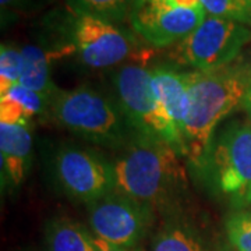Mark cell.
<instances>
[{"label": "cell", "instance_id": "19", "mask_svg": "<svg viewBox=\"0 0 251 251\" xmlns=\"http://www.w3.org/2000/svg\"><path fill=\"white\" fill-rule=\"evenodd\" d=\"M226 237L233 251H251V212H237L225 222Z\"/></svg>", "mask_w": 251, "mask_h": 251}, {"label": "cell", "instance_id": "25", "mask_svg": "<svg viewBox=\"0 0 251 251\" xmlns=\"http://www.w3.org/2000/svg\"><path fill=\"white\" fill-rule=\"evenodd\" d=\"M138 1H143V0H137V1H135V3H138Z\"/></svg>", "mask_w": 251, "mask_h": 251}, {"label": "cell", "instance_id": "5", "mask_svg": "<svg viewBox=\"0 0 251 251\" xmlns=\"http://www.w3.org/2000/svg\"><path fill=\"white\" fill-rule=\"evenodd\" d=\"M52 113L59 125L91 143L113 145L123 140V115L108 98L88 87L57 91Z\"/></svg>", "mask_w": 251, "mask_h": 251}, {"label": "cell", "instance_id": "9", "mask_svg": "<svg viewBox=\"0 0 251 251\" xmlns=\"http://www.w3.org/2000/svg\"><path fill=\"white\" fill-rule=\"evenodd\" d=\"M54 175L63 191L77 201L92 204L115 193L112 163L87 150L60 148L54 156Z\"/></svg>", "mask_w": 251, "mask_h": 251}, {"label": "cell", "instance_id": "22", "mask_svg": "<svg viewBox=\"0 0 251 251\" xmlns=\"http://www.w3.org/2000/svg\"><path fill=\"white\" fill-rule=\"evenodd\" d=\"M94 242H95V246H97L98 251H127L125 249L117 247V246H113V244H109V243L103 242V240H100V239L95 237V236H94Z\"/></svg>", "mask_w": 251, "mask_h": 251}, {"label": "cell", "instance_id": "6", "mask_svg": "<svg viewBox=\"0 0 251 251\" xmlns=\"http://www.w3.org/2000/svg\"><path fill=\"white\" fill-rule=\"evenodd\" d=\"M251 39V29L232 20L206 16L191 34L180 41L171 57L197 72L215 70L236 60Z\"/></svg>", "mask_w": 251, "mask_h": 251}, {"label": "cell", "instance_id": "3", "mask_svg": "<svg viewBox=\"0 0 251 251\" xmlns=\"http://www.w3.org/2000/svg\"><path fill=\"white\" fill-rule=\"evenodd\" d=\"M113 85L120 112L138 137L168 143L181 156H186L183 135L153 90L151 70L138 64L123 66L115 73Z\"/></svg>", "mask_w": 251, "mask_h": 251}, {"label": "cell", "instance_id": "24", "mask_svg": "<svg viewBox=\"0 0 251 251\" xmlns=\"http://www.w3.org/2000/svg\"><path fill=\"white\" fill-rule=\"evenodd\" d=\"M243 106L244 109L249 112V115L251 116V87L247 91V94H246V97H244V100H243Z\"/></svg>", "mask_w": 251, "mask_h": 251}, {"label": "cell", "instance_id": "2", "mask_svg": "<svg viewBox=\"0 0 251 251\" xmlns=\"http://www.w3.org/2000/svg\"><path fill=\"white\" fill-rule=\"evenodd\" d=\"M172 145L137 137L112 163L115 193L148 206L161 208L184 186L186 171Z\"/></svg>", "mask_w": 251, "mask_h": 251}, {"label": "cell", "instance_id": "1", "mask_svg": "<svg viewBox=\"0 0 251 251\" xmlns=\"http://www.w3.org/2000/svg\"><path fill=\"white\" fill-rule=\"evenodd\" d=\"M188 112L183 140L186 159L197 172L204 171L218 125L243 103L251 87V69L232 63L215 70L187 72Z\"/></svg>", "mask_w": 251, "mask_h": 251}, {"label": "cell", "instance_id": "4", "mask_svg": "<svg viewBox=\"0 0 251 251\" xmlns=\"http://www.w3.org/2000/svg\"><path fill=\"white\" fill-rule=\"evenodd\" d=\"M204 172L214 190L232 206H250L251 126L234 123L214 137Z\"/></svg>", "mask_w": 251, "mask_h": 251}, {"label": "cell", "instance_id": "18", "mask_svg": "<svg viewBox=\"0 0 251 251\" xmlns=\"http://www.w3.org/2000/svg\"><path fill=\"white\" fill-rule=\"evenodd\" d=\"M24 69L21 49L3 44L0 48V95L6 94L10 87L20 82Z\"/></svg>", "mask_w": 251, "mask_h": 251}, {"label": "cell", "instance_id": "15", "mask_svg": "<svg viewBox=\"0 0 251 251\" xmlns=\"http://www.w3.org/2000/svg\"><path fill=\"white\" fill-rule=\"evenodd\" d=\"M152 251H208L196 232L184 224H166L152 240Z\"/></svg>", "mask_w": 251, "mask_h": 251}, {"label": "cell", "instance_id": "21", "mask_svg": "<svg viewBox=\"0 0 251 251\" xmlns=\"http://www.w3.org/2000/svg\"><path fill=\"white\" fill-rule=\"evenodd\" d=\"M175 7H181V9H196L201 6L200 0H169Z\"/></svg>", "mask_w": 251, "mask_h": 251}, {"label": "cell", "instance_id": "7", "mask_svg": "<svg viewBox=\"0 0 251 251\" xmlns=\"http://www.w3.org/2000/svg\"><path fill=\"white\" fill-rule=\"evenodd\" d=\"M153 211L112 193L90 205V225L95 237L127 251H135L152 224Z\"/></svg>", "mask_w": 251, "mask_h": 251}, {"label": "cell", "instance_id": "23", "mask_svg": "<svg viewBox=\"0 0 251 251\" xmlns=\"http://www.w3.org/2000/svg\"><path fill=\"white\" fill-rule=\"evenodd\" d=\"M24 0H0V6H1V11L4 13L6 10L17 9L18 6H21Z\"/></svg>", "mask_w": 251, "mask_h": 251}, {"label": "cell", "instance_id": "17", "mask_svg": "<svg viewBox=\"0 0 251 251\" xmlns=\"http://www.w3.org/2000/svg\"><path fill=\"white\" fill-rule=\"evenodd\" d=\"M206 16L251 25V0H200Z\"/></svg>", "mask_w": 251, "mask_h": 251}, {"label": "cell", "instance_id": "11", "mask_svg": "<svg viewBox=\"0 0 251 251\" xmlns=\"http://www.w3.org/2000/svg\"><path fill=\"white\" fill-rule=\"evenodd\" d=\"M0 155L1 179L18 187L31 165L32 133L29 126L0 123Z\"/></svg>", "mask_w": 251, "mask_h": 251}, {"label": "cell", "instance_id": "20", "mask_svg": "<svg viewBox=\"0 0 251 251\" xmlns=\"http://www.w3.org/2000/svg\"><path fill=\"white\" fill-rule=\"evenodd\" d=\"M0 97H6V98L14 100L16 103H18L21 108L24 109L25 115L28 119L31 120L32 117L39 116L41 113L45 112L46 106L49 103V99H46L44 95L38 94L35 91L29 90L25 85L23 84H14L13 87H10L9 91Z\"/></svg>", "mask_w": 251, "mask_h": 251}, {"label": "cell", "instance_id": "8", "mask_svg": "<svg viewBox=\"0 0 251 251\" xmlns=\"http://www.w3.org/2000/svg\"><path fill=\"white\" fill-rule=\"evenodd\" d=\"M135 39L116 24L92 16H74L70 50L91 69H108L134 52Z\"/></svg>", "mask_w": 251, "mask_h": 251}, {"label": "cell", "instance_id": "12", "mask_svg": "<svg viewBox=\"0 0 251 251\" xmlns=\"http://www.w3.org/2000/svg\"><path fill=\"white\" fill-rule=\"evenodd\" d=\"M151 75L162 106L183 135L188 112V74L159 66L151 70Z\"/></svg>", "mask_w": 251, "mask_h": 251}, {"label": "cell", "instance_id": "14", "mask_svg": "<svg viewBox=\"0 0 251 251\" xmlns=\"http://www.w3.org/2000/svg\"><path fill=\"white\" fill-rule=\"evenodd\" d=\"M46 251H98L94 236L67 218H54L46 225Z\"/></svg>", "mask_w": 251, "mask_h": 251}, {"label": "cell", "instance_id": "16", "mask_svg": "<svg viewBox=\"0 0 251 251\" xmlns=\"http://www.w3.org/2000/svg\"><path fill=\"white\" fill-rule=\"evenodd\" d=\"M137 0H66L74 16H92L110 23L120 21L131 13Z\"/></svg>", "mask_w": 251, "mask_h": 251}, {"label": "cell", "instance_id": "10", "mask_svg": "<svg viewBox=\"0 0 251 251\" xmlns=\"http://www.w3.org/2000/svg\"><path fill=\"white\" fill-rule=\"evenodd\" d=\"M206 17L202 6L196 9L175 7L169 0H143L130 13L135 34L156 48L179 44Z\"/></svg>", "mask_w": 251, "mask_h": 251}, {"label": "cell", "instance_id": "13", "mask_svg": "<svg viewBox=\"0 0 251 251\" xmlns=\"http://www.w3.org/2000/svg\"><path fill=\"white\" fill-rule=\"evenodd\" d=\"M21 52L24 57V69L20 84L52 100L57 94L53 81L50 78L52 53H48L41 46L36 45H25L21 48Z\"/></svg>", "mask_w": 251, "mask_h": 251}]
</instances>
